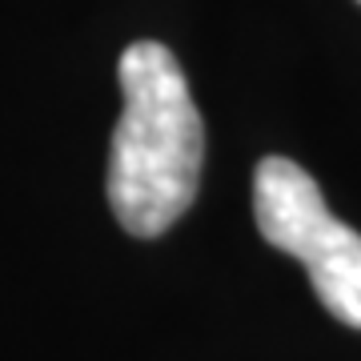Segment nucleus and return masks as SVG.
<instances>
[{"mask_svg": "<svg viewBox=\"0 0 361 361\" xmlns=\"http://www.w3.org/2000/svg\"><path fill=\"white\" fill-rule=\"evenodd\" d=\"M116 77L125 109L109 153V205L133 237H161L201 189L205 125L165 44H129Z\"/></svg>", "mask_w": 361, "mask_h": 361, "instance_id": "nucleus-1", "label": "nucleus"}, {"mask_svg": "<svg viewBox=\"0 0 361 361\" xmlns=\"http://www.w3.org/2000/svg\"><path fill=\"white\" fill-rule=\"evenodd\" d=\"M253 213L261 237L310 269L325 310L361 329V233L329 213L317 180L289 157H265L253 173Z\"/></svg>", "mask_w": 361, "mask_h": 361, "instance_id": "nucleus-2", "label": "nucleus"}]
</instances>
